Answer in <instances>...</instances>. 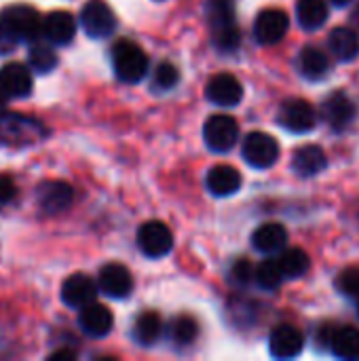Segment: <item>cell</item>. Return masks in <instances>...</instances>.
Listing matches in <instances>:
<instances>
[{
    "instance_id": "27",
    "label": "cell",
    "mask_w": 359,
    "mask_h": 361,
    "mask_svg": "<svg viewBox=\"0 0 359 361\" xmlns=\"http://www.w3.org/2000/svg\"><path fill=\"white\" fill-rule=\"evenodd\" d=\"M279 262V269L284 273L286 279H298L303 277L309 267H311V260H309V254L300 247H290V250H284L281 256L277 258Z\"/></svg>"
},
{
    "instance_id": "31",
    "label": "cell",
    "mask_w": 359,
    "mask_h": 361,
    "mask_svg": "<svg viewBox=\"0 0 359 361\" xmlns=\"http://www.w3.org/2000/svg\"><path fill=\"white\" fill-rule=\"evenodd\" d=\"M28 61H30V68L36 74H47L57 66V55L49 44H36V47L30 49Z\"/></svg>"
},
{
    "instance_id": "22",
    "label": "cell",
    "mask_w": 359,
    "mask_h": 361,
    "mask_svg": "<svg viewBox=\"0 0 359 361\" xmlns=\"http://www.w3.org/2000/svg\"><path fill=\"white\" fill-rule=\"evenodd\" d=\"M288 243V231L286 226L277 222H267L258 226L252 235V245L262 254H277Z\"/></svg>"
},
{
    "instance_id": "16",
    "label": "cell",
    "mask_w": 359,
    "mask_h": 361,
    "mask_svg": "<svg viewBox=\"0 0 359 361\" xmlns=\"http://www.w3.org/2000/svg\"><path fill=\"white\" fill-rule=\"evenodd\" d=\"M305 347V336L294 326H277L269 336V351L277 360H292Z\"/></svg>"
},
{
    "instance_id": "23",
    "label": "cell",
    "mask_w": 359,
    "mask_h": 361,
    "mask_svg": "<svg viewBox=\"0 0 359 361\" xmlns=\"http://www.w3.org/2000/svg\"><path fill=\"white\" fill-rule=\"evenodd\" d=\"M328 47L339 61H353L359 55V36L353 27H334L328 36Z\"/></svg>"
},
{
    "instance_id": "6",
    "label": "cell",
    "mask_w": 359,
    "mask_h": 361,
    "mask_svg": "<svg viewBox=\"0 0 359 361\" xmlns=\"http://www.w3.org/2000/svg\"><path fill=\"white\" fill-rule=\"evenodd\" d=\"M241 154L248 165L256 169H269L279 159V144L273 135L264 131H254L245 137L241 146Z\"/></svg>"
},
{
    "instance_id": "24",
    "label": "cell",
    "mask_w": 359,
    "mask_h": 361,
    "mask_svg": "<svg viewBox=\"0 0 359 361\" xmlns=\"http://www.w3.org/2000/svg\"><path fill=\"white\" fill-rule=\"evenodd\" d=\"M332 353L341 360H359V328L341 326L330 334Z\"/></svg>"
},
{
    "instance_id": "1",
    "label": "cell",
    "mask_w": 359,
    "mask_h": 361,
    "mask_svg": "<svg viewBox=\"0 0 359 361\" xmlns=\"http://www.w3.org/2000/svg\"><path fill=\"white\" fill-rule=\"evenodd\" d=\"M42 34V19L28 4H13L0 11V49H11L17 42H32Z\"/></svg>"
},
{
    "instance_id": "33",
    "label": "cell",
    "mask_w": 359,
    "mask_h": 361,
    "mask_svg": "<svg viewBox=\"0 0 359 361\" xmlns=\"http://www.w3.org/2000/svg\"><path fill=\"white\" fill-rule=\"evenodd\" d=\"M336 290L345 296H359V267H349L339 273Z\"/></svg>"
},
{
    "instance_id": "5",
    "label": "cell",
    "mask_w": 359,
    "mask_h": 361,
    "mask_svg": "<svg viewBox=\"0 0 359 361\" xmlns=\"http://www.w3.org/2000/svg\"><path fill=\"white\" fill-rule=\"evenodd\" d=\"M203 140L214 152H229L239 140V123L229 114H214L203 125Z\"/></svg>"
},
{
    "instance_id": "9",
    "label": "cell",
    "mask_w": 359,
    "mask_h": 361,
    "mask_svg": "<svg viewBox=\"0 0 359 361\" xmlns=\"http://www.w3.org/2000/svg\"><path fill=\"white\" fill-rule=\"evenodd\" d=\"M80 25L91 38H106L116 30V17L104 0H89L80 13Z\"/></svg>"
},
{
    "instance_id": "3",
    "label": "cell",
    "mask_w": 359,
    "mask_h": 361,
    "mask_svg": "<svg viewBox=\"0 0 359 361\" xmlns=\"http://www.w3.org/2000/svg\"><path fill=\"white\" fill-rule=\"evenodd\" d=\"M47 135L42 123L28 118L23 114L0 112V146H28L36 144Z\"/></svg>"
},
{
    "instance_id": "14",
    "label": "cell",
    "mask_w": 359,
    "mask_h": 361,
    "mask_svg": "<svg viewBox=\"0 0 359 361\" xmlns=\"http://www.w3.org/2000/svg\"><path fill=\"white\" fill-rule=\"evenodd\" d=\"M97 290H102L110 298H127L133 290V277L123 264H106L97 277Z\"/></svg>"
},
{
    "instance_id": "38",
    "label": "cell",
    "mask_w": 359,
    "mask_h": 361,
    "mask_svg": "<svg viewBox=\"0 0 359 361\" xmlns=\"http://www.w3.org/2000/svg\"><path fill=\"white\" fill-rule=\"evenodd\" d=\"M330 2H332L334 6H347V4H349L351 0H330Z\"/></svg>"
},
{
    "instance_id": "28",
    "label": "cell",
    "mask_w": 359,
    "mask_h": 361,
    "mask_svg": "<svg viewBox=\"0 0 359 361\" xmlns=\"http://www.w3.org/2000/svg\"><path fill=\"white\" fill-rule=\"evenodd\" d=\"M163 334V322L154 311H146L138 317L135 328H133V336L140 345L150 347L154 345Z\"/></svg>"
},
{
    "instance_id": "37",
    "label": "cell",
    "mask_w": 359,
    "mask_h": 361,
    "mask_svg": "<svg viewBox=\"0 0 359 361\" xmlns=\"http://www.w3.org/2000/svg\"><path fill=\"white\" fill-rule=\"evenodd\" d=\"M351 23H353V25L359 30V2L355 4V8L351 11Z\"/></svg>"
},
{
    "instance_id": "26",
    "label": "cell",
    "mask_w": 359,
    "mask_h": 361,
    "mask_svg": "<svg viewBox=\"0 0 359 361\" xmlns=\"http://www.w3.org/2000/svg\"><path fill=\"white\" fill-rule=\"evenodd\" d=\"M296 17L303 30L313 32V30H320L328 21V6L324 0H298Z\"/></svg>"
},
{
    "instance_id": "4",
    "label": "cell",
    "mask_w": 359,
    "mask_h": 361,
    "mask_svg": "<svg viewBox=\"0 0 359 361\" xmlns=\"http://www.w3.org/2000/svg\"><path fill=\"white\" fill-rule=\"evenodd\" d=\"M112 68L118 80L123 82H140L148 72L146 53L131 40H118L112 47Z\"/></svg>"
},
{
    "instance_id": "15",
    "label": "cell",
    "mask_w": 359,
    "mask_h": 361,
    "mask_svg": "<svg viewBox=\"0 0 359 361\" xmlns=\"http://www.w3.org/2000/svg\"><path fill=\"white\" fill-rule=\"evenodd\" d=\"M78 326L80 330L91 336V338H104L110 334L112 326H114V317H112V311L99 302H89L80 309L78 313Z\"/></svg>"
},
{
    "instance_id": "10",
    "label": "cell",
    "mask_w": 359,
    "mask_h": 361,
    "mask_svg": "<svg viewBox=\"0 0 359 361\" xmlns=\"http://www.w3.org/2000/svg\"><path fill=\"white\" fill-rule=\"evenodd\" d=\"M205 97L220 108H233L243 99V85L239 82L237 76L229 72H220L207 80Z\"/></svg>"
},
{
    "instance_id": "13",
    "label": "cell",
    "mask_w": 359,
    "mask_h": 361,
    "mask_svg": "<svg viewBox=\"0 0 359 361\" xmlns=\"http://www.w3.org/2000/svg\"><path fill=\"white\" fill-rule=\"evenodd\" d=\"M36 199H38V205L42 207V212H47V214H61V212H66L72 205L74 190L66 182L49 180V182H42L36 188Z\"/></svg>"
},
{
    "instance_id": "32",
    "label": "cell",
    "mask_w": 359,
    "mask_h": 361,
    "mask_svg": "<svg viewBox=\"0 0 359 361\" xmlns=\"http://www.w3.org/2000/svg\"><path fill=\"white\" fill-rule=\"evenodd\" d=\"M180 82V72L174 63L163 61L154 68V76H152V89L157 91H169Z\"/></svg>"
},
{
    "instance_id": "8",
    "label": "cell",
    "mask_w": 359,
    "mask_h": 361,
    "mask_svg": "<svg viewBox=\"0 0 359 361\" xmlns=\"http://www.w3.org/2000/svg\"><path fill=\"white\" fill-rule=\"evenodd\" d=\"M277 121L284 129L292 131V133H307L315 127L317 123V114L315 108L307 102V99H286L279 108Z\"/></svg>"
},
{
    "instance_id": "7",
    "label": "cell",
    "mask_w": 359,
    "mask_h": 361,
    "mask_svg": "<svg viewBox=\"0 0 359 361\" xmlns=\"http://www.w3.org/2000/svg\"><path fill=\"white\" fill-rule=\"evenodd\" d=\"M138 245L144 256L157 260V258L167 256L174 250V235L165 222L150 220V222L142 224V228L138 233Z\"/></svg>"
},
{
    "instance_id": "30",
    "label": "cell",
    "mask_w": 359,
    "mask_h": 361,
    "mask_svg": "<svg viewBox=\"0 0 359 361\" xmlns=\"http://www.w3.org/2000/svg\"><path fill=\"white\" fill-rule=\"evenodd\" d=\"M254 279L256 283L262 288V290H277L281 286V281L286 279L281 269H279V262L277 260H264L258 264V269L254 271Z\"/></svg>"
},
{
    "instance_id": "25",
    "label": "cell",
    "mask_w": 359,
    "mask_h": 361,
    "mask_svg": "<svg viewBox=\"0 0 359 361\" xmlns=\"http://www.w3.org/2000/svg\"><path fill=\"white\" fill-rule=\"evenodd\" d=\"M298 68L300 74L309 80H320L326 76L328 68H330V59L328 55L317 49V47H305L298 55Z\"/></svg>"
},
{
    "instance_id": "20",
    "label": "cell",
    "mask_w": 359,
    "mask_h": 361,
    "mask_svg": "<svg viewBox=\"0 0 359 361\" xmlns=\"http://www.w3.org/2000/svg\"><path fill=\"white\" fill-rule=\"evenodd\" d=\"M241 173L231 165H216L205 176V186L214 197H231L241 188Z\"/></svg>"
},
{
    "instance_id": "34",
    "label": "cell",
    "mask_w": 359,
    "mask_h": 361,
    "mask_svg": "<svg viewBox=\"0 0 359 361\" xmlns=\"http://www.w3.org/2000/svg\"><path fill=\"white\" fill-rule=\"evenodd\" d=\"M231 277H233V281L235 283H239V286H248L252 279H254V267L248 262V260H237L235 262V267H233V271H231Z\"/></svg>"
},
{
    "instance_id": "11",
    "label": "cell",
    "mask_w": 359,
    "mask_h": 361,
    "mask_svg": "<svg viewBox=\"0 0 359 361\" xmlns=\"http://www.w3.org/2000/svg\"><path fill=\"white\" fill-rule=\"evenodd\" d=\"M290 19L281 8H264L254 21V36L260 44H277L288 34Z\"/></svg>"
},
{
    "instance_id": "29",
    "label": "cell",
    "mask_w": 359,
    "mask_h": 361,
    "mask_svg": "<svg viewBox=\"0 0 359 361\" xmlns=\"http://www.w3.org/2000/svg\"><path fill=\"white\" fill-rule=\"evenodd\" d=\"M169 336L176 345H193L199 336V324L190 315H178L169 326Z\"/></svg>"
},
{
    "instance_id": "40",
    "label": "cell",
    "mask_w": 359,
    "mask_h": 361,
    "mask_svg": "<svg viewBox=\"0 0 359 361\" xmlns=\"http://www.w3.org/2000/svg\"><path fill=\"white\" fill-rule=\"evenodd\" d=\"M358 311H359V307H358Z\"/></svg>"
},
{
    "instance_id": "17",
    "label": "cell",
    "mask_w": 359,
    "mask_h": 361,
    "mask_svg": "<svg viewBox=\"0 0 359 361\" xmlns=\"http://www.w3.org/2000/svg\"><path fill=\"white\" fill-rule=\"evenodd\" d=\"M97 298V283L83 273H76L68 277L61 286V300L66 307L83 309L85 305L93 302Z\"/></svg>"
},
{
    "instance_id": "18",
    "label": "cell",
    "mask_w": 359,
    "mask_h": 361,
    "mask_svg": "<svg viewBox=\"0 0 359 361\" xmlns=\"http://www.w3.org/2000/svg\"><path fill=\"white\" fill-rule=\"evenodd\" d=\"M0 91L6 99L28 97L32 91V72L17 61H11L0 68Z\"/></svg>"
},
{
    "instance_id": "35",
    "label": "cell",
    "mask_w": 359,
    "mask_h": 361,
    "mask_svg": "<svg viewBox=\"0 0 359 361\" xmlns=\"http://www.w3.org/2000/svg\"><path fill=\"white\" fill-rule=\"evenodd\" d=\"M17 195V186L8 176H0V207L11 203Z\"/></svg>"
},
{
    "instance_id": "2",
    "label": "cell",
    "mask_w": 359,
    "mask_h": 361,
    "mask_svg": "<svg viewBox=\"0 0 359 361\" xmlns=\"http://www.w3.org/2000/svg\"><path fill=\"white\" fill-rule=\"evenodd\" d=\"M207 21L212 27V38L218 51L233 53L241 44V32L235 15V0H209Z\"/></svg>"
},
{
    "instance_id": "39",
    "label": "cell",
    "mask_w": 359,
    "mask_h": 361,
    "mask_svg": "<svg viewBox=\"0 0 359 361\" xmlns=\"http://www.w3.org/2000/svg\"><path fill=\"white\" fill-rule=\"evenodd\" d=\"M6 102H8V99H6V97H4V93L0 91V106H2V104H6Z\"/></svg>"
},
{
    "instance_id": "21",
    "label": "cell",
    "mask_w": 359,
    "mask_h": 361,
    "mask_svg": "<svg viewBox=\"0 0 359 361\" xmlns=\"http://www.w3.org/2000/svg\"><path fill=\"white\" fill-rule=\"evenodd\" d=\"M328 167V157L326 152L315 146V144H307V146H300L294 157H292V169L294 173H298L300 178H311V176H317L322 173L324 169Z\"/></svg>"
},
{
    "instance_id": "12",
    "label": "cell",
    "mask_w": 359,
    "mask_h": 361,
    "mask_svg": "<svg viewBox=\"0 0 359 361\" xmlns=\"http://www.w3.org/2000/svg\"><path fill=\"white\" fill-rule=\"evenodd\" d=\"M355 112L358 108L353 99L343 91H334L322 106V116L334 131H345L353 123Z\"/></svg>"
},
{
    "instance_id": "19",
    "label": "cell",
    "mask_w": 359,
    "mask_h": 361,
    "mask_svg": "<svg viewBox=\"0 0 359 361\" xmlns=\"http://www.w3.org/2000/svg\"><path fill=\"white\" fill-rule=\"evenodd\" d=\"M76 19L68 11H53L42 21V36L51 44H68L76 36Z\"/></svg>"
},
{
    "instance_id": "36",
    "label": "cell",
    "mask_w": 359,
    "mask_h": 361,
    "mask_svg": "<svg viewBox=\"0 0 359 361\" xmlns=\"http://www.w3.org/2000/svg\"><path fill=\"white\" fill-rule=\"evenodd\" d=\"M49 360L51 361H74L76 360V353H74V351H70V349H59V351H53V353L49 355Z\"/></svg>"
}]
</instances>
